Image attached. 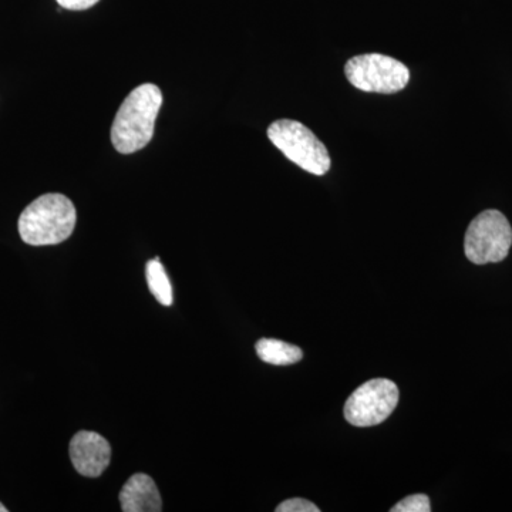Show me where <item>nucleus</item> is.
Masks as SVG:
<instances>
[{
	"mask_svg": "<svg viewBox=\"0 0 512 512\" xmlns=\"http://www.w3.org/2000/svg\"><path fill=\"white\" fill-rule=\"evenodd\" d=\"M256 355L262 362L274 366H288L301 362L302 350L276 339H261L256 343Z\"/></svg>",
	"mask_w": 512,
	"mask_h": 512,
	"instance_id": "obj_9",
	"label": "nucleus"
},
{
	"mask_svg": "<svg viewBox=\"0 0 512 512\" xmlns=\"http://www.w3.org/2000/svg\"><path fill=\"white\" fill-rule=\"evenodd\" d=\"M345 74L353 87L366 93L393 94L410 82L406 64L379 53L352 57L346 63Z\"/></svg>",
	"mask_w": 512,
	"mask_h": 512,
	"instance_id": "obj_5",
	"label": "nucleus"
},
{
	"mask_svg": "<svg viewBox=\"0 0 512 512\" xmlns=\"http://www.w3.org/2000/svg\"><path fill=\"white\" fill-rule=\"evenodd\" d=\"M0 512H8V508H6L2 503H0Z\"/></svg>",
	"mask_w": 512,
	"mask_h": 512,
	"instance_id": "obj_14",
	"label": "nucleus"
},
{
	"mask_svg": "<svg viewBox=\"0 0 512 512\" xmlns=\"http://www.w3.org/2000/svg\"><path fill=\"white\" fill-rule=\"evenodd\" d=\"M70 458L77 473L84 477H99L109 467V441L94 431H80L70 443Z\"/></svg>",
	"mask_w": 512,
	"mask_h": 512,
	"instance_id": "obj_7",
	"label": "nucleus"
},
{
	"mask_svg": "<svg viewBox=\"0 0 512 512\" xmlns=\"http://www.w3.org/2000/svg\"><path fill=\"white\" fill-rule=\"evenodd\" d=\"M392 512H430L431 504L429 497L424 494L409 495L399 504L394 505Z\"/></svg>",
	"mask_w": 512,
	"mask_h": 512,
	"instance_id": "obj_11",
	"label": "nucleus"
},
{
	"mask_svg": "<svg viewBox=\"0 0 512 512\" xmlns=\"http://www.w3.org/2000/svg\"><path fill=\"white\" fill-rule=\"evenodd\" d=\"M512 245V228L503 212L487 210L471 221L464 238L468 261L476 265L504 261Z\"/></svg>",
	"mask_w": 512,
	"mask_h": 512,
	"instance_id": "obj_4",
	"label": "nucleus"
},
{
	"mask_svg": "<svg viewBox=\"0 0 512 512\" xmlns=\"http://www.w3.org/2000/svg\"><path fill=\"white\" fill-rule=\"evenodd\" d=\"M399 399V387L392 380H369L350 394L345 404L346 420L356 427L377 426L394 412Z\"/></svg>",
	"mask_w": 512,
	"mask_h": 512,
	"instance_id": "obj_6",
	"label": "nucleus"
},
{
	"mask_svg": "<svg viewBox=\"0 0 512 512\" xmlns=\"http://www.w3.org/2000/svg\"><path fill=\"white\" fill-rule=\"evenodd\" d=\"M56 2L67 10H86L93 8L99 0H56Z\"/></svg>",
	"mask_w": 512,
	"mask_h": 512,
	"instance_id": "obj_13",
	"label": "nucleus"
},
{
	"mask_svg": "<svg viewBox=\"0 0 512 512\" xmlns=\"http://www.w3.org/2000/svg\"><path fill=\"white\" fill-rule=\"evenodd\" d=\"M276 512H320V510L311 501L303 500V498H291V500L279 504Z\"/></svg>",
	"mask_w": 512,
	"mask_h": 512,
	"instance_id": "obj_12",
	"label": "nucleus"
},
{
	"mask_svg": "<svg viewBox=\"0 0 512 512\" xmlns=\"http://www.w3.org/2000/svg\"><path fill=\"white\" fill-rule=\"evenodd\" d=\"M121 510L124 512H160L163 510L160 493L153 478L138 473L130 477L120 493Z\"/></svg>",
	"mask_w": 512,
	"mask_h": 512,
	"instance_id": "obj_8",
	"label": "nucleus"
},
{
	"mask_svg": "<svg viewBox=\"0 0 512 512\" xmlns=\"http://www.w3.org/2000/svg\"><path fill=\"white\" fill-rule=\"evenodd\" d=\"M268 137L292 163L313 175H325L330 170L328 148L308 127L295 120H278L268 128Z\"/></svg>",
	"mask_w": 512,
	"mask_h": 512,
	"instance_id": "obj_3",
	"label": "nucleus"
},
{
	"mask_svg": "<svg viewBox=\"0 0 512 512\" xmlns=\"http://www.w3.org/2000/svg\"><path fill=\"white\" fill-rule=\"evenodd\" d=\"M73 202L62 194H46L26 207L19 218L20 238L33 247L62 244L76 227Z\"/></svg>",
	"mask_w": 512,
	"mask_h": 512,
	"instance_id": "obj_2",
	"label": "nucleus"
},
{
	"mask_svg": "<svg viewBox=\"0 0 512 512\" xmlns=\"http://www.w3.org/2000/svg\"><path fill=\"white\" fill-rule=\"evenodd\" d=\"M148 288L161 305H173V286L160 259L154 258L146 266Z\"/></svg>",
	"mask_w": 512,
	"mask_h": 512,
	"instance_id": "obj_10",
	"label": "nucleus"
},
{
	"mask_svg": "<svg viewBox=\"0 0 512 512\" xmlns=\"http://www.w3.org/2000/svg\"><path fill=\"white\" fill-rule=\"evenodd\" d=\"M163 104L156 84L144 83L128 94L111 126V143L121 154H133L150 143Z\"/></svg>",
	"mask_w": 512,
	"mask_h": 512,
	"instance_id": "obj_1",
	"label": "nucleus"
}]
</instances>
